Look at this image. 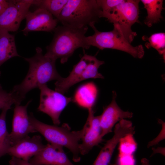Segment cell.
<instances>
[{"instance_id":"2e32d148","label":"cell","mask_w":165,"mask_h":165,"mask_svg":"<svg viewBox=\"0 0 165 165\" xmlns=\"http://www.w3.org/2000/svg\"><path fill=\"white\" fill-rule=\"evenodd\" d=\"M93 56L84 54L79 61L73 67L68 77H62L55 83V90L64 94L71 86L77 83L78 80L90 61Z\"/></svg>"},{"instance_id":"4fadbf2b","label":"cell","mask_w":165,"mask_h":165,"mask_svg":"<svg viewBox=\"0 0 165 165\" xmlns=\"http://www.w3.org/2000/svg\"><path fill=\"white\" fill-rule=\"evenodd\" d=\"M116 92L113 91L111 102L105 108L102 113L100 115L101 136L102 138L112 132V128L117 122L123 119H130L133 116L132 112L124 111L119 107L116 101Z\"/></svg>"},{"instance_id":"ac0fdd59","label":"cell","mask_w":165,"mask_h":165,"mask_svg":"<svg viewBox=\"0 0 165 165\" xmlns=\"http://www.w3.org/2000/svg\"><path fill=\"white\" fill-rule=\"evenodd\" d=\"M20 57L17 53L13 35L0 29V67L9 59ZM0 71V75H1Z\"/></svg>"},{"instance_id":"8fae6325","label":"cell","mask_w":165,"mask_h":165,"mask_svg":"<svg viewBox=\"0 0 165 165\" xmlns=\"http://www.w3.org/2000/svg\"><path fill=\"white\" fill-rule=\"evenodd\" d=\"M25 18L26 24L22 31L25 35L31 31H53L58 22L47 11L39 7L33 12L29 11Z\"/></svg>"},{"instance_id":"f1b7e54d","label":"cell","mask_w":165,"mask_h":165,"mask_svg":"<svg viewBox=\"0 0 165 165\" xmlns=\"http://www.w3.org/2000/svg\"><path fill=\"white\" fill-rule=\"evenodd\" d=\"M141 165H150L149 163V161L147 159L145 158H142L141 160ZM111 165H119L117 164H112Z\"/></svg>"},{"instance_id":"ba28073f","label":"cell","mask_w":165,"mask_h":165,"mask_svg":"<svg viewBox=\"0 0 165 165\" xmlns=\"http://www.w3.org/2000/svg\"><path fill=\"white\" fill-rule=\"evenodd\" d=\"M35 0H8V5L0 15V29L8 32L15 31L25 18L30 6Z\"/></svg>"},{"instance_id":"5b68a950","label":"cell","mask_w":165,"mask_h":165,"mask_svg":"<svg viewBox=\"0 0 165 165\" xmlns=\"http://www.w3.org/2000/svg\"><path fill=\"white\" fill-rule=\"evenodd\" d=\"M139 0H123L112 10L101 13V18L105 17L116 28L130 43L137 34L131 29L136 23H139Z\"/></svg>"},{"instance_id":"9a60e30c","label":"cell","mask_w":165,"mask_h":165,"mask_svg":"<svg viewBox=\"0 0 165 165\" xmlns=\"http://www.w3.org/2000/svg\"><path fill=\"white\" fill-rule=\"evenodd\" d=\"M45 146L42 143L40 136L36 135L32 137L28 136L11 146L8 154L12 157L29 161Z\"/></svg>"},{"instance_id":"277c9868","label":"cell","mask_w":165,"mask_h":165,"mask_svg":"<svg viewBox=\"0 0 165 165\" xmlns=\"http://www.w3.org/2000/svg\"><path fill=\"white\" fill-rule=\"evenodd\" d=\"M101 12L97 0H68L57 19L63 25L81 28L97 22Z\"/></svg>"},{"instance_id":"7c38bea8","label":"cell","mask_w":165,"mask_h":165,"mask_svg":"<svg viewBox=\"0 0 165 165\" xmlns=\"http://www.w3.org/2000/svg\"><path fill=\"white\" fill-rule=\"evenodd\" d=\"M88 111V115L83 128L84 132L79 144L80 154H87L95 146L103 140L100 123V116H95L93 109Z\"/></svg>"},{"instance_id":"7a4b0ae2","label":"cell","mask_w":165,"mask_h":165,"mask_svg":"<svg viewBox=\"0 0 165 165\" xmlns=\"http://www.w3.org/2000/svg\"><path fill=\"white\" fill-rule=\"evenodd\" d=\"M88 27L75 28L63 25L57 26L53 31L54 36L46 47L45 55L55 60L60 59L61 63L66 62L77 49H88L86 36Z\"/></svg>"},{"instance_id":"d4e9b609","label":"cell","mask_w":165,"mask_h":165,"mask_svg":"<svg viewBox=\"0 0 165 165\" xmlns=\"http://www.w3.org/2000/svg\"><path fill=\"white\" fill-rule=\"evenodd\" d=\"M20 105L15 97L10 92L3 90L0 85V109L8 107H11L13 104Z\"/></svg>"},{"instance_id":"ffe728a7","label":"cell","mask_w":165,"mask_h":165,"mask_svg":"<svg viewBox=\"0 0 165 165\" xmlns=\"http://www.w3.org/2000/svg\"><path fill=\"white\" fill-rule=\"evenodd\" d=\"M11 107H6L2 109L0 115V158L8 154L11 146L9 137L6 124V116L8 110Z\"/></svg>"},{"instance_id":"5bb4252c","label":"cell","mask_w":165,"mask_h":165,"mask_svg":"<svg viewBox=\"0 0 165 165\" xmlns=\"http://www.w3.org/2000/svg\"><path fill=\"white\" fill-rule=\"evenodd\" d=\"M29 162L33 165H74L65 153L63 147L50 143Z\"/></svg>"},{"instance_id":"e0dca14e","label":"cell","mask_w":165,"mask_h":165,"mask_svg":"<svg viewBox=\"0 0 165 165\" xmlns=\"http://www.w3.org/2000/svg\"><path fill=\"white\" fill-rule=\"evenodd\" d=\"M98 90L96 85L89 82L80 86L76 90L72 101L79 106L87 109H93L97 99Z\"/></svg>"},{"instance_id":"9c48e42d","label":"cell","mask_w":165,"mask_h":165,"mask_svg":"<svg viewBox=\"0 0 165 165\" xmlns=\"http://www.w3.org/2000/svg\"><path fill=\"white\" fill-rule=\"evenodd\" d=\"M114 132L113 136L107 141L92 165H109L117 145L123 138L134 135L135 127L131 121L123 119L116 125Z\"/></svg>"},{"instance_id":"7402d4cb","label":"cell","mask_w":165,"mask_h":165,"mask_svg":"<svg viewBox=\"0 0 165 165\" xmlns=\"http://www.w3.org/2000/svg\"><path fill=\"white\" fill-rule=\"evenodd\" d=\"M104 63L103 61L97 59L93 56L90 63L86 66L82 75L79 79L77 83L89 79H104L103 75L98 72L100 67Z\"/></svg>"},{"instance_id":"83f0119b","label":"cell","mask_w":165,"mask_h":165,"mask_svg":"<svg viewBox=\"0 0 165 165\" xmlns=\"http://www.w3.org/2000/svg\"><path fill=\"white\" fill-rule=\"evenodd\" d=\"M8 5V0H0V15L6 10Z\"/></svg>"},{"instance_id":"3957f363","label":"cell","mask_w":165,"mask_h":165,"mask_svg":"<svg viewBox=\"0 0 165 165\" xmlns=\"http://www.w3.org/2000/svg\"><path fill=\"white\" fill-rule=\"evenodd\" d=\"M29 116L34 129L42 135L49 143L66 148L72 153L74 162L80 161L79 142L84 134L83 128L79 130L72 131L68 124L64 123L61 127L50 125L37 119L32 113Z\"/></svg>"},{"instance_id":"44dd1931","label":"cell","mask_w":165,"mask_h":165,"mask_svg":"<svg viewBox=\"0 0 165 165\" xmlns=\"http://www.w3.org/2000/svg\"><path fill=\"white\" fill-rule=\"evenodd\" d=\"M68 0H35V5L43 8L57 18Z\"/></svg>"},{"instance_id":"52a82bcc","label":"cell","mask_w":165,"mask_h":165,"mask_svg":"<svg viewBox=\"0 0 165 165\" xmlns=\"http://www.w3.org/2000/svg\"><path fill=\"white\" fill-rule=\"evenodd\" d=\"M40 103L38 111L49 116L55 125L60 124V116L63 110L71 102V97H68L48 87L46 84L40 86Z\"/></svg>"},{"instance_id":"f546056e","label":"cell","mask_w":165,"mask_h":165,"mask_svg":"<svg viewBox=\"0 0 165 165\" xmlns=\"http://www.w3.org/2000/svg\"><path fill=\"white\" fill-rule=\"evenodd\" d=\"M0 85H1V84H0Z\"/></svg>"},{"instance_id":"4316f807","label":"cell","mask_w":165,"mask_h":165,"mask_svg":"<svg viewBox=\"0 0 165 165\" xmlns=\"http://www.w3.org/2000/svg\"><path fill=\"white\" fill-rule=\"evenodd\" d=\"M9 163L10 165H33L29 161L14 157H12Z\"/></svg>"},{"instance_id":"cb8c5ba5","label":"cell","mask_w":165,"mask_h":165,"mask_svg":"<svg viewBox=\"0 0 165 165\" xmlns=\"http://www.w3.org/2000/svg\"><path fill=\"white\" fill-rule=\"evenodd\" d=\"M133 135H127L120 140L119 147V155H132L137 148V144Z\"/></svg>"},{"instance_id":"8992f818","label":"cell","mask_w":165,"mask_h":165,"mask_svg":"<svg viewBox=\"0 0 165 165\" xmlns=\"http://www.w3.org/2000/svg\"><path fill=\"white\" fill-rule=\"evenodd\" d=\"M93 30L94 34L86 36L89 46H95L103 50L111 49L120 50L131 55L134 57L141 59L144 56L145 51L143 46L140 45L132 46L122 34L116 28L108 32H101L98 30L95 24L90 26Z\"/></svg>"},{"instance_id":"484cf974","label":"cell","mask_w":165,"mask_h":165,"mask_svg":"<svg viewBox=\"0 0 165 165\" xmlns=\"http://www.w3.org/2000/svg\"><path fill=\"white\" fill-rule=\"evenodd\" d=\"M123 0H97L101 13L108 12L112 10Z\"/></svg>"},{"instance_id":"30bf717a","label":"cell","mask_w":165,"mask_h":165,"mask_svg":"<svg viewBox=\"0 0 165 165\" xmlns=\"http://www.w3.org/2000/svg\"><path fill=\"white\" fill-rule=\"evenodd\" d=\"M32 100L24 105H15L12 121V129L9 134L11 146L28 136L36 132L31 125L27 113V108Z\"/></svg>"},{"instance_id":"d6986e66","label":"cell","mask_w":165,"mask_h":165,"mask_svg":"<svg viewBox=\"0 0 165 165\" xmlns=\"http://www.w3.org/2000/svg\"><path fill=\"white\" fill-rule=\"evenodd\" d=\"M144 8L146 9L147 16L144 24L148 27L158 23L162 18L161 12L164 9L163 0H141Z\"/></svg>"},{"instance_id":"603a6c76","label":"cell","mask_w":165,"mask_h":165,"mask_svg":"<svg viewBox=\"0 0 165 165\" xmlns=\"http://www.w3.org/2000/svg\"><path fill=\"white\" fill-rule=\"evenodd\" d=\"M142 39L147 40L148 43L145 46L147 48L152 47L156 50L159 53L163 55L165 57V33L158 32L152 34L149 37L143 36Z\"/></svg>"},{"instance_id":"6da1fadb","label":"cell","mask_w":165,"mask_h":165,"mask_svg":"<svg viewBox=\"0 0 165 165\" xmlns=\"http://www.w3.org/2000/svg\"><path fill=\"white\" fill-rule=\"evenodd\" d=\"M36 51L33 57L24 58L29 64L28 72L21 82L14 86L10 92L20 104L30 90L62 77L56 69V60L43 55L40 47L36 48Z\"/></svg>"}]
</instances>
